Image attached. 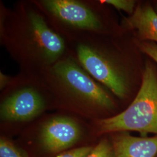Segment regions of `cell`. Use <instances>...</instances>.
Segmentation results:
<instances>
[{
	"label": "cell",
	"instance_id": "obj_1",
	"mask_svg": "<svg viewBox=\"0 0 157 157\" xmlns=\"http://www.w3.org/2000/svg\"><path fill=\"white\" fill-rule=\"evenodd\" d=\"M0 44L19 72L39 75L69 55L67 41L54 30L33 0L7 8L0 1Z\"/></svg>",
	"mask_w": 157,
	"mask_h": 157
},
{
	"label": "cell",
	"instance_id": "obj_4",
	"mask_svg": "<svg viewBox=\"0 0 157 157\" xmlns=\"http://www.w3.org/2000/svg\"><path fill=\"white\" fill-rule=\"evenodd\" d=\"M67 43L89 34H109L107 4L101 0H33Z\"/></svg>",
	"mask_w": 157,
	"mask_h": 157
},
{
	"label": "cell",
	"instance_id": "obj_9",
	"mask_svg": "<svg viewBox=\"0 0 157 157\" xmlns=\"http://www.w3.org/2000/svg\"><path fill=\"white\" fill-rule=\"evenodd\" d=\"M123 30H136L141 39L157 43V14L151 6H139L130 17L124 18Z\"/></svg>",
	"mask_w": 157,
	"mask_h": 157
},
{
	"label": "cell",
	"instance_id": "obj_14",
	"mask_svg": "<svg viewBox=\"0 0 157 157\" xmlns=\"http://www.w3.org/2000/svg\"><path fill=\"white\" fill-rule=\"evenodd\" d=\"M138 46L141 50L157 63V44L154 42L143 41L138 43Z\"/></svg>",
	"mask_w": 157,
	"mask_h": 157
},
{
	"label": "cell",
	"instance_id": "obj_6",
	"mask_svg": "<svg viewBox=\"0 0 157 157\" xmlns=\"http://www.w3.org/2000/svg\"><path fill=\"white\" fill-rule=\"evenodd\" d=\"M0 97V119L6 124L31 122L54 107L50 93L36 75L19 72Z\"/></svg>",
	"mask_w": 157,
	"mask_h": 157
},
{
	"label": "cell",
	"instance_id": "obj_2",
	"mask_svg": "<svg viewBox=\"0 0 157 157\" xmlns=\"http://www.w3.org/2000/svg\"><path fill=\"white\" fill-rule=\"evenodd\" d=\"M39 76L50 94L54 107L80 113L93 121L101 119V113L117 109L112 93L69 55Z\"/></svg>",
	"mask_w": 157,
	"mask_h": 157
},
{
	"label": "cell",
	"instance_id": "obj_12",
	"mask_svg": "<svg viewBox=\"0 0 157 157\" xmlns=\"http://www.w3.org/2000/svg\"><path fill=\"white\" fill-rule=\"evenodd\" d=\"M101 1L118 10L126 12L130 15L133 13L136 9V2L132 0H101Z\"/></svg>",
	"mask_w": 157,
	"mask_h": 157
},
{
	"label": "cell",
	"instance_id": "obj_8",
	"mask_svg": "<svg viewBox=\"0 0 157 157\" xmlns=\"http://www.w3.org/2000/svg\"><path fill=\"white\" fill-rule=\"evenodd\" d=\"M112 147L115 157H155L157 135L153 137H135L126 132L115 133Z\"/></svg>",
	"mask_w": 157,
	"mask_h": 157
},
{
	"label": "cell",
	"instance_id": "obj_7",
	"mask_svg": "<svg viewBox=\"0 0 157 157\" xmlns=\"http://www.w3.org/2000/svg\"><path fill=\"white\" fill-rule=\"evenodd\" d=\"M83 122L67 113L47 116L37 124V136L45 151L56 153L73 146L84 134Z\"/></svg>",
	"mask_w": 157,
	"mask_h": 157
},
{
	"label": "cell",
	"instance_id": "obj_3",
	"mask_svg": "<svg viewBox=\"0 0 157 157\" xmlns=\"http://www.w3.org/2000/svg\"><path fill=\"white\" fill-rule=\"evenodd\" d=\"M107 34H89L68 42L69 55L121 100L129 98L131 82L122 51L107 43Z\"/></svg>",
	"mask_w": 157,
	"mask_h": 157
},
{
	"label": "cell",
	"instance_id": "obj_11",
	"mask_svg": "<svg viewBox=\"0 0 157 157\" xmlns=\"http://www.w3.org/2000/svg\"><path fill=\"white\" fill-rule=\"evenodd\" d=\"M86 157H115L112 143L107 139L102 140Z\"/></svg>",
	"mask_w": 157,
	"mask_h": 157
},
{
	"label": "cell",
	"instance_id": "obj_5",
	"mask_svg": "<svg viewBox=\"0 0 157 157\" xmlns=\"http://www.w3.org/2000/svg\"><path fill=\"white\" fill-rule=\"evenodd\" d=\"M97 135L137 131L144 135H157V71L147 62L143 73L140 89L133 101L124 111L115 115L93 121Z\"/></svg>",
	"mask_w": 157,
	"mask_h": 157
},
{
	"label": "cell",
	"instance_id": "obj_13",
	"mask_svg": "<svg viewBox=\"0 0 157 157\" xmlns=\"http://www.w3.org/2000/svg\"><path fill=\"white\" fill-rule=\"evenodd\" d=\"M91 146H84L63 152L56 157H86L92 151Z\"/></svg>",
	"mask_w": 157,
	"mask_h": 157
},
{
	"label": "cell",
	"instance_id": "obj_15",
	"mask_svg": "<svg viewBox=\"0 0 157 157\" xmlns=\"http://www.w3.org/2000/svg\"><path fill=\"white\" fill-rule=\"evenodd\" d=\"M14 76H11L0 71V91L4 90L11 83Z\"/></svg>",
	"mask_w": 157,
	"mask_h": 157
},
{
	"label": "cell",
	"instance_id": "obj_10",
	"mask_svg": "<svg viewBox=\"0 0 157 157\" xmlns=\"http://www.w3.org/2000/svg\"><path fill=\"white\" fill-rule=\"evenodd\" d=\"M0 157H28L27 153L5 137L0 139Z\"/></svg>",
	"mask_w": 157,
	"mask_h": 157
}]
</instances>
